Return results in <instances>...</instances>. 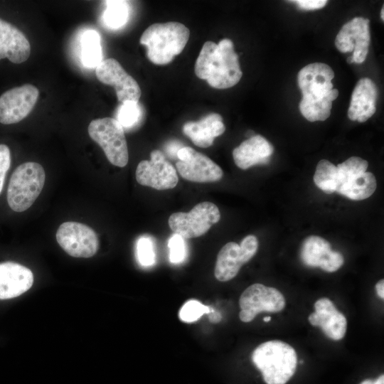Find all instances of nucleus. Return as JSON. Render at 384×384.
<instances>
[{
	"instance_id": "obj_27",
	"label": "nucleus",
	"mask_w": 384,
	"mask_h": 384,
	"mask_svg": "<svg viewBox=\"0 0 384 384\" xmlns=\"http://www.w3.org/2000/svg\"><path fill=\"white\" fill-rule=\"evenodd\" d=\"M140 117L141 109L138 102L127 101L119 107L116 119L123 128H130L139 122Z\"/></svg>"
},
{
	"instance_id": "obj_3",
	"label": "nucleus",
	"mask_w": 384,
	"mask_h": 384,
	"mask_svg": "<svg viewBox=\"0 0 384 384\" xmlns=\"http://www.w3.org/2000/svg\"><path fill=\"white\" fill-rule=\"evenodd\" d=\"M189 36L190 31L183 23H154L144 31L140 43L146 47V56L151 63L166 65L182 52Z\"/></svg>"
},
{
	"instance_id": "obj_8",
	"label": "nucleus",
	"mask_w": 384,
	"mask_h": 384,
	"mask_svg": "<svg viewBox=\"0 0 384 384\" xmlns=\"http://www.w3.org/2000/svg\"><path fill=\"white\" fill-rule=\"evenodd\" d=\"M239 305V318L242 322H250L262 312H279L285 306V299L277 289L255 283L242 293Z\"/></svg>"
},
{
	"instance_id": "obj_30",
	"label": "nucleus",
	"mask_w": 384,
	"mask_h": 384,
	"mask_svg": "<svg viewBox=\"0 0 384 384\" xmlns=\"http://www.w3.org/2000/svg\"><path fill=\"white\" fill-rule=\"evenodd\" d=\"M169 260L173 263H179L186 256V245L183 238L174 233L169 240Z\"/></svg>"
},
{
	"instance_id": "obj_21",
	"label": "nucleus",
	"mask_w": 384,
	"mask_h": 384,
	"mask_svg": "<svg viewBox=\"0 0 384 384\" xmlns=\"http://www.w3.org/2000/svg\"><path fill=\"white\" fill-rule=\"evenodd\" d=\"M225 131L221 115L210 113L196 122H188L183 127V132L193 143L201 148H207L217 137Z\"/></svg>"
},
{
	"instance_id": "obj_17",
	"label": "nucleus",
	"mask_w": 384,
	"mask_h": 384,
	"mask_svg": "<svg viewBox=\"0 0 384 384\" xmlns=\"http://www.w3.org/2000/svg\"><path fill=\"white\" fill-rule=\"evenodd\" d=\"M33 274L26 267L13 262L0 263V299H12L28 291Z\"/></svg>"
},
{
	"instance_id": "obj_32",
	"label": "nucleus",
	"mask_w": 384,
	"mask_h": 384,
	"mask_svg": "<svg viewBox=\"0 0 384 384\" xmlns=\"http://www.w3.org/2000/svg\"><path fill=\"white\" fill-rule=\"evenodd\" d=\"M292 2H294L301 10L313 11L322 9L328 1L326 0H297Z\"/></svg>"
},
{
	"instance_id": "obj_9",
	"label": "nucleus",
	"mask_w": 384,
	"mask_h": 384,
	"mask_svg": "<svg viewBox=\"0 0 384 384\" xmlns=\"http://www.w3.org/2000/svg\"><path fill=\"white\" fill-rule=\"evenodd\" d=\"M59 245L70 256L91 257L99 247V240L90 227L74 221L62 223L56 232Z\"/></svg>"
},
{
	"instance_id": "obj_10",
	"label": "nucleus",
	"mask_w": 384,
	"mask_h": 384,
	"mask_svg": "<svg viewBox=\"0 0 384 384\" xmlns=\"http://www.w3.org/2000/svg\"><path fill=\"white\" fill-rule=\"evenodd\" d=\"M176 168L181 176L196 183H211L223 176L221 168L203 154L190 146H183L177 152Z\"/></svg>"
},
{
	"instance_id": "obj_38",
	"label": "nucleus",
	"mask_w": 384,
	"mask_h": 384,
	"mask_svg": "<svg viewBox=\"0 0 384 384\" xmlns=\"http://www.w3.org/2000/svg\"><path fill=\"white\" fill-rule=\"evenodd\" d=\"M270 320H271L270 316H265V317L263 318V321H265V322L270 321Z\"/></svg>"
},
{
	"instance_id": "obj_18",
	"label": "nucleus",
	"mask_w": 384,
	"mask_h": 384,
	"mask_svg": "<svg viewBox=\"0 0 384 384\" xmlns=\"http://www.w3.org/2000/svg\"><path fill=\"white\" fill-rule=\"evenodd\" d=\"M378 89L374 82L368 78H361L351 95L348 117L352 121L364 122L376 111Z\"/></svg>"
},
{
	"instance_id": "obj_12",
	"label": "nucleus",
	"mask_w": 384,
	"mask_h": 384,
	"mask_svg": "<svg viewBox=\"0 0 384 384\" xmlns=\"http://www.w3.org/2000/svg\"><path fill=\"white\" fill-rule=\"evenodd\" d=\"M39 95L38 89L31 84L9 90L0 96V122H19L33 110Z\"/></svg>"
},
{
	"instance_id": "obj_7",
	"label": "nucleus",
	"mask_w": 384,
	"mask_h": 384,
	"mask_svg": "<svg viewBox=\"0 0 384 384\" xmlns=\"http://www.w3.org/2000/svg\"><path fill=\"white\" fill-rule=\"evenodd\" d=\"M220 219V213L217 206L205 201L198 203L188 213H172L168 223L174 233L183 238H192L204 235Z\"/></svg>"
},
{
	"instance_id": "obj_23",
	"label": "nucleus",
	"mask_w": 384,
	"mask_h": 384,
	"mask_svg": "<svg viewBox=\"0 0 384 384\" xmlns=\"http://www.w3.org/2000/svg\"><path fill=\"white\" fill-rule=\"evenodd\" d=\"M250 260V258L238 243L235 242L226 243L217 256L214 270L215 278L220 282L233 279L242 265Z\"/></svg>"
},
{
	"instance_id": "obj_6",
	"label": "nucleus",
	"mask_w": 384,
	"mask_h": 384,
	"mask_svg": "<svg viewBox=\"0 0 384 384\" xmlns=\"http://www.w3.org/2000/svg\"><path fill=\"white\" fill-rule=\"evenodd\" d=\"M87 130L90 138L101 146L112 164L119 167L127 164L129 153L124 128L115 118L94 119Z\"/></svg>"
},
{
	"instance_id": "obj_35",
	"label": "nucleus",
	"mask_w": 384,
	"mask_h": 384,
	"mask_svg": "<svg viewBox=\"0 0 384 384\" xmlns=\"http://www.w3.org/2000/svg\"><path fill=\"white\" fill-rule=\"evenodd\" d=\"M210 312L211 314L210 319L212 322L217 323L220 321L221 315L218 312L215 311L214 310H212V309H210Z\"/></svg>"
},
{
	"instance_id": "obj_11",
	"label": "nucleus",
	"mask_w": 384,
	"mask_h": 384,
	"mask_svg": "<svg viewBox=\"0 0 384 384\" xmlns=\"http://www.w3.org/2000/svg\"><path fill=\"white\" fill-rule=\"evenodd\" d=\"M150 160L141 161L136 169L137 181L145 186L162 191L171 189L178 183L174 166L158 149L151 151Z\"/></svg>"
},
{
	"instance_id": "obj_37",
	"label": "nucleus",
	"mask_w": 384,
	"mask_h": 384,
	"mask_svg": "<svg viewBox=\"0 0 384 384\" xmlns=\"http://www.w3.org/2000/svg\"><path fill=\"white\" fill-rule=\"evenodd\" d=\"M380 18L383 21H384V6H382L381 11H380Z\"/></svg>"
},
{
	"instance_id": "obj_29",
	"label": "nucleus",
	"mask_w": 384,
	"mask_h": 384,
	"mask_svg": "<svg viewBox=\"0 0 384 384\" xmlns=\"http://www.w3.org/2000/svg\"><path fill=\"white\" fill-rule=\"evenodd\" d=\"M210 309L196 300H190L181 309L180 319L186 322H192L198 319L203 314L210 312Z\"/></svg>"
},
{
	"instance_id": "obj_19",
	"label": "nucleus",
	"mask_w": 384,
	"mask_h": 384,
	"mask_svg": "<svg viewBox=\"0 0 384 384\" xmlns=\"http://www.w3.org/2000/svg\"><path fill=\"white\" fill-rule=\"evenodd\" d=\"M31 46L25 35L14 25L0 18V60L8 58L14 63L26 61Z\"/></svg>"
},
{
	"instance_id": "obj_2",
	"label": "nucleus",
	"mask_w": 384,
	"mask_h": 384,
	"mask_svg": "<svg viewBox=\"0 0 384 384\" xmlns=\"http://www.w3.org/2000/svg\"><path fill=\"white\" fill-rule=\"evenodd\" d=\"M195 73L216 89L235 85L242 73L233 41L229 38H224L218 43L206 41L196 61Z\"/></svg>"
},
{
	"instance_id": "obj_24",
	"label": "nucleus",
	"mask_w": 384,
	"mask_h": 384,
	"mask_svg": "<svg viewBox=\"0 0 384 384\" xmlns=\"http://www.w3.org/2000/svg\"><path fill=\"white\" fill-rule=\"evenodd\" d=\"M82 62L89 68L97 67L102 61L100 36L94 30L86 31L82 37Z\"/></svg>"
},
{
	"instance_id": "obj_33",
	"label": "nucleus",
	"mask_w": 384,
	"mask_h": 384,
	"mask_svg": "<svg viewBox=\"0 0 384 384\" xmlns=\"http://www.w3.org/2000/svg\"><path fill=\"white\" fill-rule=\"evenodd\" d=\"M376 292L380 298L384 299V279L379 280L375 284Z\"/></svg>"
},
{
	"instance_id": "obj_1",
	"label": "nucleus",
	"mask_w": 384,
	"mask_h": 384,
	"mask_svg": "<svg viewBox=\"0 0 384 384\" xmlns=\"http://www.w3.org/2000/svg\"><path fill=\"white\" fill-rule=\"evenodd\" d=\"M334 78L332 68L322 63L309 64L299 70L297 82L302 98L299 107L308 121H324L330 116L332 102L338 96V90L333 88Z\"/></svg>"
},
{
	"instance_id": "obj_22",
	"label": "nucleus",
	"mask_w": 384,
	"mask_h": 384,
	"mask_svg": "<svg viewBox=\"0 0 384 384\" xmlns=\"http://www.w3.org/2000/svg\"><path fill=\"white\" fill-rule=\"evenodd\" d=\"M377 186L375 176L370 172L355 174H337L336 192L354 200L368 198L375 192Z\"/></svg>"
},
{
	"instance_id": "obj_28",
	"label": "nucleus",
	"mask_w": 384,
	"mask_h": 384,
	"mask_svg": "<svg viewBox=\"0 0 384 384\" xmlns=\"http://www.w3.org/2000/svg\"><path fill=\"white\" fill-rule=\"evenodd\" d=\"M137 254L139 263L145 267L152 265L155 262L154 244L151 238L143 236L137 243Z\"/></svg>"
},
{
	"instance_id": "obj_16",
	"label": "nucleus",
	"mask_w": 384,
	"mask_h": 384,
	"mask_svg": "<svg viewBox=\"0 0 384 384\" xmlns=\"http://www.w3.org/2000/svg\"><path fill=\"white\" fill-rule=\"evenodd\" d=\"M315 311L308 318L314 326H319L329 338L338 341L342 339L346 332L347 321L345 316L334 306L328 298L323 297L314 304Z\"/></svg>"
},
{
	"instance_id": "obj_13",
	"label": "nucleus",
	"mask_w": 384,
	"mask_h": 384,
	"mask_svg": "<svg viewBox=\"0 0 384 384\" xmlns=\"http://www.w3.org/2000/svg\"><path fill=\"white\" fill-rule=\"evenodd\" d=\"M370 21L356 17L345 23L336 35L335 46L341 53L353 52V62L362 63L368 53L370 41Z\"/></svg>"
},
{
	"instance_id": "obj_5",
	"label": "nucleus",
	"mask_w": 384,
	"mask_h": 384,
	"mask_svg": "<svg viewBox=\"0 0 384 384\" xmlns=\"http://www.w3.org/2000/svg\"><path fill=\"white\" fill-rule=\"evenodd\" d=\"M46 179L43 166L36 162H25L14 171L7 190L9 207L16 212L29 208L40 195Z\"/></svg>"
},
{
	"instance_id": "obj_4",
	"label": "nucleus",
	"mask_w": 384,
	"mask_h": 384,
	"mask_svg": "<svg viewBox=\"0 0 384 384\" xmlns=\"http://www.w3.org/2000/svg\"><path fill=\"white\" fill-rule=\"evenodd\" d=\"M252 360L267 384H285L293 376L297 365L294 348L279 340L261 343L254 350Z\"/></svg>"
},
{
	"instance_id": "obj_31",
	"label": "nucleus",
	"mask_w": 384,
	"mask_h": 384,
	"mask_svg": "<svg viewBox=\"0 0 384 384\" xmlns=\"http://www.w3.org/2000/svg\"><path fill=\"white\" fill-rule=\"evenodd\" d=\"M10 165V150L6 145L0 144V193L3 189L5 177Z\"/></svg>"
},
{
	"instance_id": "obj_25",
	"label": "nucleus",
	"mask_w": 384,
	"mask_h": 384,
	"mask_svg": "<svg viewBox=\"0 0 384 384\" xmlns=\"http://www.w3.org/2000/svg\"><path fill=\"white\" fill-rule=\"evenodd\" d=\"M316 186L326 193L336 192L337 186L336 166L326 159L319 161L314 175Z\"/></svg>"
},
{
	"instance_id": "obj_20",
	"label": "nucleus",
	"mask_w": 384,
	"mask_h": 384,
	"mask_svg": "<svg viewBox=\"0 0 384 384\" xmlns=\"http://www.w3.org/2000/svg\"><path fill=\"white\" fill-rule=\"evenodd\" d=\"M274 152L272 145L262 136L254 135L233 151L235 164L241 169L268 164Z\"/></svg>"
},
{
	"instance_id": "obj_36",
	"label": "nucleus",
	"mask_w": 384,
	"mask_h": 384,
	"mask_svg": "<svg viewBox=\"0 0 384 384\" xmlns=\"http://www.w3.org/2000/svg\"><path fill=\"white\" fill-rule=\"evenodd\" d=\"M346 62L349 64H351L353 62V56L352 55H350L349 57L347 58V60H346Z\"/></svg>"
},
{
	"instance_id": "obj_15",
	"label": "nucleus",
	"mask_w": 384,
	"mask_h": 384,
	"mask_svg": "<svg viewBox=\"0 0 384 384\" xmlns=\"http://www.w3.org/2000/svg\"><path fill=\"white\" fill-rule=\"evenodd\" d=\"M300 257L305 265L320 267L327 272L337 271L344 262L341 252L333 251L327 240L316 235H310L303 241Z\"/></svg>"
},
{
	"instance_id": "obj_34",
	"label": "nucleus",
	"mask_w": 384,
	"mask_h": 384,
	"mask_svg": "<svg viewBox=\"0 0 384 384\" xmlns=\"http://www.w3.org/2000/svg\"><path fill=\"white\" fill-rule=\"evenodd\" d=\"M360 384H384V375L382 374L375 380H365Z\"/></svg>"
},
{
	"instance_id": "obj_26",
	"label": "nucleus",
	"mask_w": 384,
	"mask_h": 384,
	"mask_svg": "<svg viewBox=\"0 0 384 384\" xmlns=\"http://www.w3.org/2000/svg\"><path fill=\"white\" fill-rule=\"evenodd\" d=\"M103 19L106 26L111 28H117L123 26L129 16V9L126 1H107Z\"/></svg>"
},
{
	"instance_id": "obj_14",
	"label": "nucleus",
	"mask_w": 384,
	"mask_h": 384,
	"mask_svg": "<svg viewBox=\"0 0 384 384\" xmlns=\"http://www.w3.org/2000/svg\"><path fill=\"white\" fill-rule=\"evenodd\" d=\"M95 75L101 82L114 87L119 101L138 102L142 93L140 87L117 60H102L96 67Z\"/></svg>"
}]
</instances>
